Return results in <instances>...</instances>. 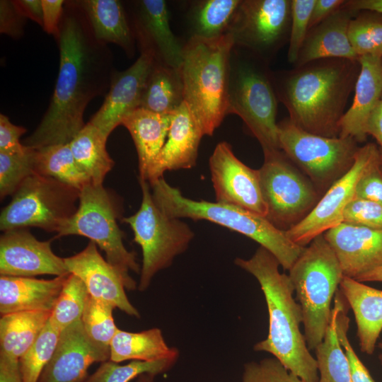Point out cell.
<instances>
[{"instance_id": "cell-1", "label": "cell", "mask_w": 382, "mask_h": 382, "mask_svg": "<svg viewBox=\"0 0 382 382\" xmlns=\"http://www.w3.org/2000/svg\"><path fill=\"white\" fill-rule=\"evenodd\" d=\"M59 52L58 75L49 106L26 146L69 144L86 125L85 110L96 97L106 95L112 74L108 45L95 37L79 1H66L54 38Z\"/></svg>"}, {"instance_id": "cell-2", "label": "cell", "mask_w": 382, "mask_h": 382, "mask_svg": "<svg viewBox=\"0 0 382 382\" xmlns=\"http://www.w3.org/2000/svg\"><path fill=\"white\" fill-rule=\"evenodd\" d=\"M358 60L321 59L273 74L278 100L289 120L311 134L339 137L340 123L359 73Z\"/></svg>"}, {"instance_id": "cell-3", "label": "cell", "mask_w": 382, "mask_h": 382, "mask_svg": "<svg viewBox=\"0 0 382 382\" xmlns=\"http://www.w3.org/2000/svg\"><path fill=\"white\" fill-rule=\"evenodd\" d=\"M235 264L256 278L268 310V335L254 350L271 354L306 382H318L317 361L301 331L302 310L289 274L279 272L277 259L262 246L249 259L236 258Z\"/></svg>"}, {"instance_id": "cell-4", "label": "cell", "mask_w": 382, "mask_h": 382, "mask_svg": "<svg viewBox=\"0 0 382 382\" xmlns=\"http://www.w3.org/2000/svg\"><path fill=\"white\" fill-rule=\"evenodd\" d=\"M233 47L230 33L212 39L192 36L183 45L180 70L184 101L204 135H212L227 115L228 75Z\"/></svg>"}, {"instance_id": "cell-5", "label": "cell", "mask_w": 382, "mask_h": 382, "mask_svg": "<svg viewBox=\"0 0 382 382\" xmlns=\"http://www.w3.org/2000/svg\"><path fill=\"white\" fill-rule=\"evenodd\" d=\"M150 185L155 203L167 216L207 220L240 233L270 252L284 270L291 267L306 248L292 242L286 231L275 227L265 216L230 204L185 197L163 177Z\"/></svg>"}, {"instance_id": "cell-6", "label": "cell", "mask_w": 382, "mask_h": 382, "mask_svg": "<svg viewBox=\"0 0 382 382\" xmlns=\"http://www.w3.org/2000/svg\"><path fill=\"white\" fill-rule=\"evenodd\" d=\"M267 61L234 46L231 55L227 115L236 114L260 142L262 151L280 150L278 98Z\"/></svg>"}, {"instance_id": "cell-7", "label": "cell", "mask_w": 382, "mask_h": 382, "mask_svg": "<svg viewBox=\"0 0 382 382\" xmlns=\"http://www.w3.org/2000/svg\"><path fill=\"white\" fill-rule=\"evenodd\" d=\"M296 300L303 313V335L310 350L323 340L330 324L331 303L344 274L323 234L306 247L289 270Z\"/></svg>"}, {"instance_id": "cell-8", "label": "cell", "mask_w": 382, "mask_h": 382, "mask_svg": "<svg viewBox=\"0 0 382 382\" xmlns=\"http://www.w3.org/2000/svg\"><path fill=\"white\" fill-rule=\"evenodd\" d=\"M120 209L115 197L103 185L92 183L80 190L76 213L66 221L57 237L76 235L86 237L105 252L106 260L122 277L125 287L134 290L137 283L129 272L139 273L136 254L123 243L124 233L117 220Z\"/></svg>"}, {"instance_id": "cell-9", "label": "cell", "mask_w": 382, "mask_h": 382, "mask_svg": "<svg viewBox=\"0 0 382 382\" xmlns=\"http://www.w3.org/2000/svg\"><path fill=\"white\" fill-rule=\"evenodd\" d=\"M142 200L139 210L125 217L142 250V265L138 285L145 291L154 275L169 267L173 259L187 248L194 237L191 228L180 219L167 216L155 203L150 184L139 179Z\"/></svg>"}, {"instance_id": "cell-10", "label": "cell", "mask_w": 382, "mask_h": 382, "mask_svg": "<svg viewBox=\"0 0 382 382\" xmlns=\"http://www.w3.org/2000/svg\"><path fill=\"white\" fill-rule=\"evenodd\" d=\"M80 190L54 178L34 173L27 178L1 212L3 232L37 227L57 233L76 212Z\"/></svg>"}, {"instance_id": "cell-11", "label": "cell", "mask_w": 382, "mask_h": 382, "mask_svg": "<svg viewBox=\"0 0 382 382\" xmlns=\"http://www.w3.org/2000/svg\"><path fill=\"white\" fill-rule=\"evenodd\" d=\"M263 154L264 163L257 170L267 209L265 218L286 231L311 213L322 195L282 150L263 151Z\"/></svg>"}, {"instance_id": "cell-12", "label": "cell", "mask_w": 382, "mask_h": 382, "mask_svg": "<svg viewBox=\"0 0 382 382\" xmlns=\"http://www.w3.org/2000/svg\"><path fill=\"white\" fill-rule=\"evenodd\" d=\"M279 149L322 195L352 166L359 148L351 137L307 132L289 119L278 123Z\"/></svg>"}, {"instance_id": "cell-13", "label": "cell", "mask_w": 382, "mask_h": 382, "mask_svg": "<svg viewBox=\"0 0 382 382\" xmlns=\"http://www.w3.org/2000/svg\"><path fill=\"white\" fill-rule=\"evenodd\" d=\"M291 0H241L229 33L234 46L267 60L289 38Z\"/></svg>"}, {"instance_id": "cell-14", "label": "cell", "mask_w": 382, "mask_h": 382, "mask_svg": "<svg viewBox=\"0 0 382 382\" xmlns=\"http://www.w3.org/2000/svg\"><path fill=\"white\" fill-rule=\"evenodd\" d=\"M380 154L373 143L359 147L351 168L322 195L314 209L300 223L286 231L294 243L306 247L317 236L343 222L344 212L355 199L357 183L369 164Z\"/></svg>"}, {"instance_id": "cell-15", "label": "cell", "mask_w": 382, "mask_h": 382, "mask_svg": "<svg viewBox=\"0 0 382 382\" xmlns=\"http://www.w3.org/2000/svg\"><path fill=\"white\" fill-rule=\"evenodd\" d=\"M209 163L216 202L236 206L266 217L267 209L262 195L257 170L240 161L226 141L216 146Z\"/></svg>"}, {"instance_id": "cell-16", "label": "cell", "mask_w": 382, "mask_h": 382, "mask_svg": "<svg viewBox=\"0 0 382 382\" xmlns=\"http://www.w3.org/2000/svg\"><path fill=\"white\" fill-rule=\"evenodd\" d=\"M129 22L140 54L149 55L156 64L180 68L183 45L171 30L165 1H134Z\"/></svg>"}, {"instance_id": "cell-17", "label": "cell", "mask_w": 382, "mask_h": 382, "mask_svg": "<svg viewBox=\"0 0 382 382\" xmlns=\"http://www.w3.org/2000/svg\"><path fill=\"white\" fill-rule=\"evenodd\" d=\"M0 274L34 277L70 273L64 258L52 251L50 241H39L26 228H17L4 231L1 236Z\"/></svg>"}, {"instance_id": "cell-18", "label": "cell", "mask_w": 382, "mask_h": 382, "mask_svg": "<svg viewBox=\"0 0 382 382\" xmlns=\"http://www.w3.org/2000/svg\"><path fill=\"white\" fill-rule=\"evenodd\" d=\"M110 350L93 342L81 320L61 331L54 354L37 382H84L90 366L110 359Z\"/></svg>"}, {"instance_id": "cell-19", "label": "cell", "mask_w": 382, "mask_h": 382, "mask_svg": "<svg viewBox=\"0 0 382 382\" xmlns=\"http://www.w3.org/2000/svg\"><path fill=\"white\" fill-rule=\"evenodd\" d=\"M154 64L151 57L140 54L128 69L114 71L105 100L89 121L108 138L128 114L140 108L142 94Z\"/></svg>"}, {"instance_id": "cell-20", "label": "cell", "mask_w": 382, "mask_h": 382, "mask_svg": "<svg viewBox=\"0 0 382 382\" xmlns=\"http://www.w3.org/2000/svg\"><path fill=\"white\" fill-rule=\"evenodd\" d=\"M64 260L69 272L83 282L89 296L108 303L130 316L140 317L138 310L126 295L122 277L102 257L94 242L90 241L81 252Z\"/></svg>"}, {"instance_id": "cell-21", "label": "cell", "mask_w": 382, "mask_h": 382, "mask_svg": "<svg viewBox=\"0 0 382 382\" xmlns=\"http://www.w3.org/2000/svg\"><path fill=\"white\" fill-rule=\"evenodd\" d=\"M323 235L344 276L356 279L382 266V230L342 222Z\"/></svg>"}, {"instance_id": "cell-22", "label": "cell", "mask_w": 382, "mask_h": 382, "mask_svg": "<svg viewBox=\"0 0 382 382\" xmlns=\"http://www.w3.org/2000/svg\"><path fill=\"white\" fill-rule=\"evenodd\" d=\"M203 136L199 125L184 101L173 113L166 141L149 170V183L163 177L167 170L194 167Z\"/></svg>"}, {"instance_id": "cell-23", "label": "cell", "mask_w": 382, "mask_h": 382, "mask_svg": "<svg viewBox=\"0 0 382 382\" xmlns=\"http://www.w3.org/2000/svg\"><path fill=\"white\" fill-rule=\"evenodd\" d=\"M359 73L350 108L340 123V137L364 141L370 113L382 97V57L361 56L358 58Z\"/></svg>"}, {"instance_id": "cell-24", "label": "cell", "mask_w": 382, "mask_h": 382, "mask_svg": "<svg viewBox=\"0 0 382 382\" xmlns=\"http://www.w3.org/2000/svg\"><path fill=\"white\" fill-rule=\"evenodd\" d=\"M358 12L345 3L331 16L309 30L295 66L321 59L358 60L348 37L349 23Z\"/></svg>"}, {"instance_id": "cell-25", "label": "cell", "mask_w": 382, "mask_h": 382, "mask_svg": "<svg viewBox=\"0 0 382 382\" xmlns=\"http://www.w3.org/2000/svg\"><path fill=\"white\" fill-rule=\"evenodd\" d=\"M69 274L51 279L1 275V316L21 311L52 312Z\"/></svg>"}, {"instance_id": "cell-26", "label": "cell", "mask_w": 382, "mask_h": 382, "mask_svg": "<svg viewBox=\"0 0 382 382\" xmlns=\"http://www.w3.org/2000/svg\"><path fill=\"white\" fill-rule=\"evenodd\" d=\"M339 288L353 311L360 350L371 355L382 331V290L346 276Z\"/></svg>"}, {"instance_id": "cell-27", "label": "cell", "mask_w": 382, "mask_h": 382, "mask_svg": "<svg viewBox=\"0 0 382 382\" xmlns=\"http://www.w3.org/2000/svg\"><path fill=\"white\" fill-rule=\"evenodd\" d=\"M96 38L119 46L132 57L136 41L127 11L119 0H79Z\"/></svg>"}, {"instance_id": "cell-28", "label": "cell", "mask_w": 382, "mask_h": 382, "mask_svg": "<svg viewBox=\"0 0 382 382\" xmlns=\"http://www.w3.org/2000/svg\"><path fill=\"white\" fill-rule=\"evenodd\" d=\"M172 116L139 108L122 120L121 125L129 131L137 149L139 179L147 180L149 170L166 141Z\"/></svg>"}, {"instance_id": "cell-29", "label": "cell", "mask_w": 382, "mask_h": 382, "mask_svg": "<svg viewBox=\"0 0 382 382\" xmlns=\"http://www.w3.org/2000/svg\"><path fill=\"white\" fill-rule=\"evenodd\" d=\"M110 360L120 363L127 360L153 361L178 357L179 352L165 342L159 328L138 332L118 329L110 345Z\"/></svg>"}, {"instance_id": "cell-30", "label": "cell", "mask_w": 382, "mask_h": 382, "mask_svg": "<svg viewBox=\"0 0 382 382\" xmlns=\"http://www.w3.org/2000/svg\"><path fill=\"white\" fill-rule=\"evenodd\" d=\"M50 311H21L1 316L0 353L19 359L38 337Z\"/></svg>"}, {"instance_id": "cell-31", "label": "cell", "mask_w": 382, "mask_h": 382, "mask_svg": "<svg viewBox=\"0 0 382 382\" xmlns=\"http://www.w3.org/2000/svg\"><path fill=\"white\" fill-rule=\"evenodd\" d=\"M183 102L180 69L155 63L148 77L140 108L159 114H173Z\"/></svg>"}, {"instance_id": "cell-32", "label": "cell", "mask_w": 382, "mask_h": 382, "mask_svg": "<svg viewBox=\"0 0 382 382\" xmlns=\"http://www.w3.org/2000/svg\"><path fill=\"white\" fill-rule=\"evenodd\" d=\"M107 139L88 122L69 143L75 161L96 185H103L115 164L106 149Z\"/></svg>"}, {"instance_id": "cell-33", "label": "cell", "mask_w": 382, "mask_h": 382, "mask_svg": "<svg viewBox=\"0 0 382 382\" xmlns=\"http://www.w3.org/2000/svg\"><path fill=\"white\" fill-rule=\"evenodd\" d=\"M35 173L54 178L81 190L92 183L75 161L69 144L34 149Z\"/></svg>"}, {"instance_id": "cell-34", "label": "cell", "mask_w": 382, "mask_h": 382, "mask_svg": "<svg viewBox=\"0 0 382 382\" xmlns=\"http://www.w3.org/2000/svg\"><path fill=\"white\" fill-rule=\"evenodd\" d=\"M241 0H202L188 13L190 37L212 39L229 33Z\"/></svg>"}, {"instance_id": "cell-35", "label": "cell", "mask_w": 382, "mask_h": 382, "mask_svg": "<svg viewBox=\"0 0 382 382\" xmlns=\"http://www.w3.org/2000/svg\"><path fill=\"white\" fill-rule=\"evenodd\" d=\"M314 351L319 374L318 382H353L347 359L337 337L332 309L324 339Z\"/></svg>"}, {"instance_id": "cell-36", "label": "cell", "mask_w": 382, "mask_h": 382, "mask_svg": "<svg viewBox=\"0 0 382 382\" xmlns=\"http://www.w3.org/2000/svg\"><path fill=\"white\" fill-rule=\"evenodd\" d=\"M348 37L358 57H382V13L359 11L349 23Z\"/></svg>"}, {"instance_id": "cell-37", "label": "cell", "mask_w": 382, "mask_h": 382, "mask_svg": "<svg viewBox=\"0 0 382 382\" xmlns=\"http://www.w3.org/2000/svg\"><path fill=\"white\" fill-rule=\"evenodd\" d=\"M89 296L83 282L76 275L69 274L64 284L50 321L60 332L81 320Z\"/></svg>"}, {"instance_id": "cell-38", "label": "cell", "mask_w": 382, "mask_h": 382, "mask_svg": "<svg viewBox=\"0 0 382 382\" xmlns=\"http://www.w3.org/2000/svg\"><path fill=\"white\" fill-rule=\"evenodd\" d=\"M178 357L162 359L153 361L133 360L125 365L108 360L88 376L84 382H129L143 374L154 376L169 370Z\"/></svg>"}, {"instance_id": "cell-39", "label": "cell", "mask_w": 382, "mask_h": 382, "mask_svg": "<svg viewBox=\"0 0 382 382\" xmlns=\"http://www.w3.org/2000/svg\"><path fill=\"white\" fill-rule=\"evenodd\" d=\"M60 332L49 319L34 343L18 359L23 382L38 381L54 354Z\"/></svg>"}, {"instance_id": "cell-40", "label": "cell", "mask_w": 382, "mask_h": 382, "mask_svg": "<svg viewBox=\"0 0 382 382\" xmlns=\"http://www.w3.org/2000/svg\"><path fill=\"white\" fill-rule=\"evenodd\" d=\"M112 305L88 296L81 321L86 334L98 346L110 350V342L117 327L115 324Z\"/></svg>"}, {"instance_id": "cell-41", "label": "cell", "mask_w": 382, "mask_h": 382, "mask_svg": "<svg viewBox=\"0 0 382 382\" xmlns=\"http://www.w3.org/2000/svg\"><path fill=\"white\" fill-rule=\"evenodd\" d=\"M34 149L30 147L23 155L0 152V197L1 199L13 195L23 182L35 173Z\"/></svg>"}, {"instance_id": "cell-42", "label": "cell", "mask_w": 382, "mask_h": 382, "mask_svg": "<svg viewBox=\"0 0 382 382\" xmlns=\"http://www.w3.org/2000/svg\"><path fill=\"white\" fill-rule=\"evenodd\" d=\"M316 0H291V17L289 38L288 61L295 64L309 30Z\"/></svg>"}, {"instance_id": "cell-43", "label": "cell", "mask_w": 382, "mask_h": 382, "mask_svg": "<svg viewBox=\"0 0 382 382\" xmlns=\"http://www.w3.org/2000/svg\"><path fill=\"white\" fill-rule=\"evenodd\" d=\"M243 382H306L287 369L276 358L251 361L244 366Z\"/></svg>"}, {"instance_id": "cell-44", "label": "cell", "mask_w": 382, "mask_h": 382, "mask_svg": "<svg viewBox=\"0 0 382 382\" xmlns=\"http://www.w3.org/2000/svg\"><path fill=\"white\" fill-rule=\"evenodd\" d=\"M343 222L382 230V204L354 199L344 212Z\"/></svg>"}, {"instance_id": "cell-45", "label": "cell", "mask_w": 382, "mask_h": 382, "mask_svg": "<svg viewBox=\"0 0 382 382\" xmlns=\"http://www.w3.org/2000/svg\"><path fill=\"white\" fill-rule=\"evenodd\" d=\"M355 199H361L382 204V162L381 154L373 160L360 178Z\"/></svg>"}, {"instance_id": "cell-46", "label": "cell", "mask_w": 382, "mask_h": 382, "mask_svg": "<svg viewBox=\"0 0 382 382\" xmlns=\"http://www.w3.org/2000/svg\"><path fill=\"white\" fill-rule=\"evenodd\" d=\"M27 18L18 8L14 1H0V33L14 40L21 38Z\"/></svg>"}, {"instance_id": "cell-47", "label": "cell", "mask_w": 382, "mask_h": 382, "mask_svg": "<svg viewBox=\"0 0 382 382\" xmlns=\"http://www.w3.org/2000/svg\"><path fill=\"white\" fill-rule=\"evenodd\" d=\"M27 132L23 126L13 124L6 115L0 114V152L23 155L30 147L21 142V137Z\"/></svg>"}, {"instance_id": "cell-48", "label": "cell", "mask_w": 382, "mask_h": 382, "mask_svg": "<svg viewBox=\"0 0 382 382\" xmlns=\"http://www.w3.org/2000/svg\"><path fill=\"white\" fill-rule=\"evenodd\" d=\"M65 1L64 0H42V28L46 33L52 35L54 38L59 33Z\"/></svg>"}, {"instance_id": "cell-49", "label": "cell", "mask_w": 382, "mask_h": 382, "mask_svg": "<svg viewBox=\"0 0 382 382\" xmlns=\"http://www.w3.org/2000/svg\"><path fill=\"white\" fill-rule=\"evenodd\" d=\"M343 0H316L309 23V30L331 16L345 4Z\"/></svg>"}, {"instance_id": "cell-50", "label": "cell", "mask_w": 382, "mask_h": 382, "mask_svg": "<svg viewBox=\"0 0 382 382\" xmlns=\"http://www.w3.org/2000/svg\"><path fill=\"white\" fill-rule=\"evenodd\" d=\"M0 382H23L18 359L0 353Z\"/></svg>"}, {"instance_id": "cell-51", "label": "cell", "mask_w": 382, "mask_h": 382, "mask_svg": "<svg viewBox=\"0 0 382 382\" xmlns=\"http://www.w3.org/2000/svg\"><path fill=\"white\" fill-rule=\"evenodd\" d=\"M14 3L27 19L33 21L42 28V0H15Z\"/></svg>"}, {"instance_id": "cell-52", "label": "cell", "mask_w": 382, "mask_h": 382, "mask_svg": "<svg viewBox=\"0 0 382 382\" xmlns=\"http://www.w3.org/2000/svg\"><path fill=\"white\" fill-rule=\"evenodd\" d=\"M366 134L371 135L380 145L382 144V98L369 115L366 126Z\"/></svg>"}, {"instance_id": "cell-53", "label": "cell", "mask_w": 382, "mask_h": 382, "mask_svg": "<svg viewBox=\"0 0 382 382\" xmlns=\"http://www.w3.org/2000/svg\"><path fill=\"white\" fill-rule=\"evenodd\" d=\"M345 5L357 11H370L382 13V0H350L346 1Z\"/></svg>"}, {"instance_id": "cell-54", "label": "cell", "mask_w": 382, "mask_h": 382, "mask_svg": "<svg viewBox=\"0 0 382 382\" xmlns=\"http://www.w3.org/2000/svg\"><path fill=\"white\" fill-rule=\"evenodd\" d=\"M361 282H382V266L368 272L354 279Z\"/></svg>"}, {"instance_id": "cell-55", "label": "cell", "mask_w": 382, "mask_h": 382, "mask_svg": "<svg viewBox=\"0 0 382 382\" xmlns=\"http://www.w3.org/2000/svg\"><path fill=\"white\" fill-rule=\"evenodd\" d=\"M154 376L151 374H143L137 378V382H154Z\"/></svg>"}, {"instance_id": "cell-56", "label": "cell", "mask_w": 382, "mask_h": 382, "mask_svg": "<svg viewBox=\"0 0 382 382\" xmlns=\"http://www.w3.org/2000/svg\"><path fill=\"white\" fill-rule=\"evenodd\" d=\"M378 347L381 350V352L378 356V359L382 365V340L378 343Z\"/></svg>"}, {"instance_id": "cell-57", "label": "cell", "mask_w": 382, "mask_h": 382, "mask_svg": "<svg viewBox=\"0 0 382 382\" xmlns=\"http://www.w3.org/2000/svg\"><path fill=\"white\" fill-rule=\"evenodd\" d=\"M380 154H381V162H382V144L380 145Z\"/></svg>"}, {"instance_id": "cell-58", "label": "cell", "mask_w": 382, "mask_h": 382, "mask_svg": "<svg viewBox=\"0 0 382 382\" xmlns=\"http://www.w3.org/2000/svg\"><path fill=\"white\" fill-rule=\"evenodd\" d=\"M381 98H382V97H381Z\"/></svg>"}]
</instances>
